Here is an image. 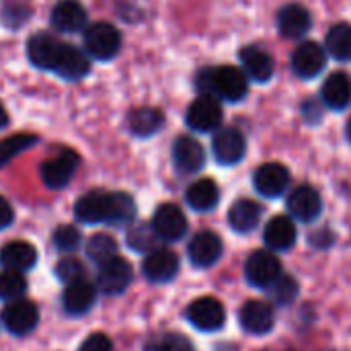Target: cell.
Segmentation results:
<instances>
[{"mask_svg": "<svg viewBox=\"0 0 351 351\" xmlns=\"http://www.w3.org/2000/svg\"><path fill=\"white\" fill-rule=\"evenodd\" d=\"M323 199L319 191L311 185H300L288 195V212L300 222H313L321 216Z\"/></svg>", "mask_w": 351, "mask_h": 351, "instance_id": "15", "label": "cell"}, {"mask_svg": "<svg viewBox=\"0 0 351 351\" xmlns=\"http://www.w3.org/2000/svg\"><path fill=\"white\" fill-rule=\"evenodd\" d=\"M197 88L202 90V95H212L216 99L237 103L245 99L249 90V82L243 70L234 66H218V68H206L199 72Z\"/></svg>", "mask_w": 351, "mask_h": 351, "instance_id": "2", "label": "cell"}, {"mask_svg": "<svg viewBox=\"0 0 351 351\" xmlns=\"http://www.w3.org/2000/svg\"><path fill=\"white\" fill-rule=\"evenodd\" d=\"M62 41L56 39L51 33H35L29 41H27V56L29 62L41 70H51L58 58Z\"/></svg>", "mask_w": 351, "mask_h": 351, "instance_id": "20", "label": "cell"}, {"mask_svg": "<svg viewBox=\"0 0 351 351\" xmlns=\"http://www.w3.org/2000/svg\"><path fill=\"white\" fill-rule=\"evenodd\" d=\"M78 165H80L78 152L66 148L58 156H53L41 165V179L49 189H62L70 183Z\"/></svg>", "mask_w": 351, "mask_h": 351, "instance_id": "6", "label": "cell"}, {"mask_svg": "<svg viewBox=\"0 0 351 351\" xmlns=\"http://www.w3.org/2000/svg\"><path fill=\"white\" fill-rule=\"evenodd\" d=\"M56 276H58V280L64 282V284L82 280V278H84V265H82L78 259H74V257H64V259L56 265Z\"/></svg>", "mask_w": 351, "mask_h": 351, "instance_id": "39", "label": "cell"}, {"mask_svg": "<svg viewBox=\"0 0 351 351\" xmlns=\"http://www.w3.org/2000/svg\"><path fill=\"white\" fill-rule=\"evenodd\" d=\"M269 298L278 304V306H286V304H292L294 298L298 296V284L294 278L290 276H280L269 288Z\"/></svg>", "mask_w": 351, "mask_h": 351, "instance_id": "34", "label": "cell"}, {"mask_svg": "<svg viewBox=\"0 0 351 351\" xmlns=\"http://www.w3.org/2000/svg\"><path fill=\"white\" fill-rule=\"evenodd\" d=\"M156 232L152 226L148 224H138L130 230L128 234V243L134 251H140V253H148V251H154V245H156Z\"/></svg>", "mask_w": 351, "mask_h": 351, "instance_id": "36", "label": "cell"}, {"mask_svg": "<svg viewBox=\"0 0 351 351\" xmlns=\"http://www.w3.org/2000/svg\"><path fill=\"white\" fill-rule=\"evenodd\" d=\"M84 47L93 58L107 62L117 56L121 47V35L111 23H95L84 31Z\"/></svg>", "mask_w": 351, "mask_h": 351, "instance_id": "3", "label": "cell"}, {"mask_svg": "<svg viewBox=\"0 0 351 351\" xmlns=\"http://www.w3.org/2000/svg\"><path fill=\"white\" fill-rule=\"evenodd\" d=\"M35 142H37V136L33 134H16V136H8L0 140V169L6 167L16 154L31 148Z\"/></svg>", "mask_w": 351, "mask_h": 351, "instance_id": "32", "label": "cell"}, {"mask_svg": "<svg viewBox=\"0 0 351 351\" xmlns=\"http://www.w3.org/2000/svg\"><path fill=\"white\" fill-rule=\"evenodd\" d=\"M282 276V263L274 251H255L245 265V278L253 288L267 290Z\"/></svg>", "mask_w": 351, "mask_h": 351, "instance_id": "5", "label": "cell"}, {"mask_svg": "<svg viewBox=\"0 0 351 351\" xmlns=\"http://www.w3.org/2000/svg\"><path fill=\"white\" fill-rule=\"evenodd\" d=\"M327 51L341 62H351V25L339 23L327 33Z\"/></svg>", "mask_w": 351, "mask_h": 351, "instance_id": "31", "label": "cell"}, {"mask_svg": "<svg viewBox=\"0 0 351 351\" xmlns=\"http://www.w3.org/2000/svg\"><path fill=\"white\" fill-rule=\"evenodd\" d=\"M130 132L138 138H148V136H154L162 123H165V115L154 109V107H140V109H134L130 113Z\"/></svg>", "mask_w": 351, "mask_h": 351, "instance_id": "29", "label": "cell"}, {"mask_svg": "<svg viewBox=\"0 0 351 351\" xmlns=\"http://www.w3.org/2000/svg\"><path fill=\"white\" fill-rule=\"evenodd\" d=\"M278 29L288 39L304 37L311 29V12L300 4H288L278 14Z\"/></svg>", "mask_w": 351, "mask_h": 351, "instance_id": "22", "label": "cell"}, {"mask_svg": "<svg viewBox=\"0 0 351 351\" xmlns=\"http://www.w3.org/2000/svg\"><path fill=\"white\" fill-rule=\"evenodd\" d=\"M187 253H189V261L195 267H202V269L212 267L222 255V241L216 232L202 230L191 239Z\"/></svg>", "mask_w": 351, "mask_h": 351, "instance_id": "17", "label": "cell"}, {"mask_svg": "<svg viewBox=\"0 0 351 351\" xmlns=\"http://www.w3.org/2000/svg\"><path fill=\"white\" fill-rule=\"evenodd\" d=\"M132 284V265L123 257H113L101 263L97 274V288L107 296H115L128 290Z\"/></svg>", "mask_w": 351, "mask_h": 351, "instance_id": "7", "label": "cell"}, {"mask_svg": "<svg viewBox=\"0 0 351 351\" xmlns=\"http://www.w3.org/2000/svg\"><path fill=\"white\" fill-rule=\"evenodd\" d=\"M152 228L160 241H179L187 232V218L175 204H162L156 208L152 218Z\"/></svg>", "mask_w": 351, "mask_h": 351, "instance_id": "11", "label": "cell"}, {"mask_svg": "<svg viewBox=\"0 0 351 351\" xmlns=\"http://www.w3.org/2000/svg\"><path fill=\"white\" fill-rule=\"evenodd\" d=\"M239 319H241L243 329L251 335H265L274 329V323H276L271 304L263 300H249L241 308Z\"/></svg>", "mask_w": 351, "mask_h": 351, "instance_id": "19", "label": "cell"}, {"mask_svg": "<svg viewBox=\"0 0 351 351\" xmlns=\"http://www.w3.org/2000/svg\"><path fill=\"white\" fill-rule=\"evenodd\" d=\"M29 16V8L23 4V2H12L8 0L4 6H2V19L8 27H19L27 21Z\"/></svg>", "mask_w": 351, "mask_h": 351, "instance_id": "40", "label": "cell"}, {"mask_svg": "<svg viewBox=\"0 0 351 351\" xmlns=\"http://www.w3.org/2000/svg\"><path fill=\"white\" fill-rule=\"evenodd\" d=\"M86 255L95 263H105V261L117 257V243L109 234H95L86 243Z\"/></svg>", "mask_w": 351, "mask_h": 351, "instance_id": "33", "label": "cell"}, {"mask_svg": "<svg viewBox=\"0 0 351 351\" xmlns=\"http://www.w3.org/2000/svg\"><path fill=\"white\" fill-rule=\"evenodd\" d=\"M37 261V251L33 245L25 241H12L0 249V263L4 269L10 271H27L35 265Z\"/></svg>", "mask_w": 351, "mask_h": 351, "instance_id": "25", "label": "cell"}, {"mask_svg": "<svg viewBox=\"0 0 351 351\" xmlns=\"http://www.w3.org/2000/svg\"><path fill=\"white\" fill-rule=\"evenodd\" d=\"M8 123V117H6V109H4V105L0 103V130L4 128Z\"/></svg>", "mask_w": 351, "mask_h": 351, "instance_id": "43", "label": "cell"}, {"mask_svg": "<svg viewBox=\"0 0 351 351\" xmlns=\"http://www.w3.org/2000/svg\"><path fill=\"white\" fill-rule=\"evenodd\" d=\"M90 70L88 58L82 49L70 45V43H62L56 64L51 68V72H56L60 78L68 80V82H76L80 78H84Z\"/></svg>", "mask_w": 351, "mask_h": 351, "instance_id": "13", "label": "cell"}, {"mask_svg": "<svg viewBox=\"0 0 351 351\" xmlns=\"http://www.w3.org/2000/svg\"><path fill=\"white\" fill-rule=\"evenodd\" d=\"M325 64H327V53L315 41L300 43L292 53V70L296 76H300L304 80L317 78L325 70Z\"/></svg>", "mask_w": 351, "mask_h": 351, "instance_id": "12", "label": "cell"}, {"mask_svg": "<svg viewBox=\"0 0 351 351\" xmlns=\"http://www.w3.org/2000/svg\"><path fill=\"white\" fill-rule=\"evenodd\" d=\"M187 125L193 132L208 134L220 128L222 123V105L216 97L212 95H199L187 109L185 115Z\"/></svg>", "mask_w": 351, "mask_h": 351, "instance_id": "4", "label": "cell"}, {"mask_svg": "<svg viewBox=\"0 0 351 351\" xmlns=\"http://www.w3.org/2000/svg\"><path fill=\"white\" fill-rule=\"evenodd\" d=\"M253 185L263 197H280L290 185V171L280 162H265L255 171Z\"/></svg>", "mask_w": 351, "mask_h": 351, "instance_id": "14", "label": "cell"}, {"mask_svg": "<svg viewBox=\"0 0 351 351\" xmlns=\"http://www.w3.org/2000/svg\"><path fill=\"white\" fill-rule=\"evenodd\" d=\"M95 298H97V288L82 278V280H76V282L66 284L62 302H64L66 313H70V315H82V313H86L93 306Z\"/></svg>", "mask_w": 351, "mask_h": 351, "instance_id": "26", "label": "cell"}, {"mask_svg": "<svg viewBox=\"0 0 351 351\" xmlns=\"http://www.w3.org/2000/svg\"><path fill=\"white\" fill-rule=\"evenodd\" d=\"M74 216L82 224H111V226H125L136 216V204L132 195L123 191L107 193V191H88L84 193L76 206Z\"/></svg>", "mask_w": 351, "mask_h": 351, "instance_id": "1", "label": "cell"}, {"mask_svg": "<svg viewBox=\"0 0 351 351\" xmlns=\"http://www.w3.org/2000/svg\"><path fill=\"white\" fill-rule=\"evenodd\" d=\"M321 99L329 109L341 111L351 103V78L346 72H335L331 74L323 88H321Z\"/></svg>", "mask_w": 351, "mask_h": 351, "instance_id": "27", "label": "cell"}, {"mask_svg": "<svg viewBox=\"0 0 351 351\" xmlns=\"http://www.w3.org/2000/svg\"><path fill=\"white\" fill-rule=\"evenodd\" d=\"M12 218H14V214H12L10 204L0 195V230L6 228V226H10L12 224Z\"/></svg>", "mask_w": 351, "mask_h": 351, "instance_id": "42", "label": "cell"}, {"mask_svg": "<svg viewBox=\"0 0 351 351\" xmlns=\"http://www.w3.org/2000/svg\"><path fill=\"white\" fill-rule=\"evenodd\" d=\"M86 23V10L76 0H60L51 10V25L62 33H76Z\"/></svg>", "mask_w": 351, "mask_h": 351, "instance_id": "21", "label": "cell"}, {"mask_svg": "<svg viewBox=\"0 0 351 351\" xmlns=\"http://www.w3.org/2000/svg\"><path fill=\"white\" fill-rule=\"evenodd\" d=\"M261 206L253 199H239L232 204L230 212H228V222L232 226V230L241 232V234H247L251 230L257 228L259 220H261Z\"/></svg>", "mask_w": 351, "mask_h": 351, "instance_id": "28", "label": "cell"}, {"mask_svg": "<svg viewBox=\"0 0 351 351\" xmlns=\"http://www.w3.org/2000/svg\"><path fill=\"white\" fill-rule=\"evenodd\" d=\"M27 290V282L21 271H2L0 274V300H19Z\"/></svg>", "mask_w": 351, "mask_h": 351, "instance_id": "35", "label": "cell"}, {"mask_svg": "<svg viewBox=\"0 0 351 351\" xmlns=\"http://www.w3.org/2000/svg\"><path fill=\"white\" fill-rule=\"evenodd\" d=\"M265 245L269 251H288L296 243V224L292 222L290 216H276L263 232Z\"/></svg>", "mask_w": 351, "mask_h": 351, "instance_id": "24", "label": "cell"}, {"mask_svg": "<svg viewBox=\"0 0 351 351\" xmlns=\"http://www.w3.org/2000/svg\"><path fill=\"white\" fill-rule=\"evenodd\" d=\"M113 350V343L107 335L103 333H95L90 337H86V341L80 346L78 351H111Z\"/></svg>", "mask_w": 351, "mask_h": 351, "instance_id": "41", "label": "cell"}, {"mask_svg": "<svg viewBox=\"0 0 351 351\" xmlns=\"http://www.w3.org/2000/svg\"><path fill=\"white\" fill-rule=\"evenodd\" d=\"M212 152L220 165L232 167L245 158L247 140H245L243 132H239L237 128H222L216 132V136L212 140Z\"/></svg>", "mask_w": 351, "mask_h": 351, "instance_id": "9", "label": "cell"}, {"mask_svg": "<svg viewBox=\"0 0 351 351\" xmlns=\"http://www.w3.org/2000/svg\"><path fill=\"white\" fill-rule=\"evenodd\" d=\"M173 160H175V167L179 173H183V175L197 173L206 165L204 146L191 136H181L173 144Z\"/></svg>", "mask_w": 351, "mask_h": 351, "instance_id": "16", "label": "cell"}, {"mask_svg": "<svg viewBox=\"0 0 351 351\" xmlns=\"http://www.w3.org/2000/svg\"><path fill=\"white\" fill-rule=\"evenodd\" d=\"M220 189L212 179H199L187 189V204L195 212H210L218 206Z\"/></svg>", "mask_w": 351, "mask_h": 351, "instance_id": "30", "label": "cell"}, {"mask_svg": "<svg viewBox=\"0 0 351 351\" xmlns=\"http://www.w3.org/2000/svg\"><path fill=\"white\" fill-rule=\"evenodd\" d=\"M37 321H39V311L29 300H12L2 311V325L6 327L8 333L16 337L29 335L37 327Z\"/></svg>", "mask_w": 351, "mask_h": 351, "instance_id": "10", "label": "cell"}, {"mask_svg": "<svg viewBox=\"0 0 351 351\" xmlns=\"http://www.w3.org/2000/svg\"><path fill=\"white\" fill-rule=\"evenodd\" d=\"M146 351H195L193 350V343L183 337V335H177V333H169L156 341H152Z\"/></svg>", "mask_w": 351, "mask_h": 351, "instance_id": "38", "label": "cell"}, {"mask_svg": "<svg viewBox=\"0 0 351 351\" xmlns=\"http://www.w3.org/2000/svg\"><path fill=\"white\" fill-rule=\"evenodd\" d=\"M346 134H348V140H350V144H351V117H350V121H348V128H346Z\"/></svg>", "mask_w": 351, "mask_h": 351, "instance_id": "44", "label": "cell"}, {"mask_svg": "<svg viewBox=\"0 0 351 351\" xmlns=\"http://www.w3.org/2000/svg\"><path fill=\"white\" fill-rule=\"evenodd\" d=\"M144 276L152 284H167L179 271V257L169 249H154L144 259Z\"/></svg>", "mask_w": 351, "mask_h": 351, "instance_id": "18", "label": "cell"}, {"mask_svg": "<svg viewBox=\"0 0 351 351\" xmlns=\"http://www.w3.org/2000/svg\"><path fill=\"white\" fill-rule=\"evenodd\" d=\"M82 243V237L78 232V228L66 224V226H58L53 230V245L60 253H74Z\"/></svg>", "mask_w": 351, "mask_h": 351, "instance_id": "37", "label": "cell"}, {"mask_svg": "<svg viewBox=\"0 0 351 351\" xmlns=\"http://www.w3.org/2000/svg\"><path fill=\"white\" fill-rule=\"evenodd\" d=\"M241 64L245 68V74L253 78L255 82H267L274 76V58L263 51L261 47L247 45L241 51Z\"/></svg>", "mask_w": 351, "mask_h": 351, "instance_id": "23", "label": "cell"}, {"mask_svg": "<svg viewBox=\"0 0 351 351\" xmlns=\"http://www.w3.org/2000/svg\"><path fill=\"white\" fill-rule=\"evenodd\" d=\"M187 319L189 323L199 329V331H206V333H212V331H218L224 327L226 323V311L222 306L220 300L216 298H197L195 302L189 304L187 308Z\"/></svg>", "mask_w": 351, "mask_h": 351, "instance_id": "8", "label": "cell"}]
</instances>
